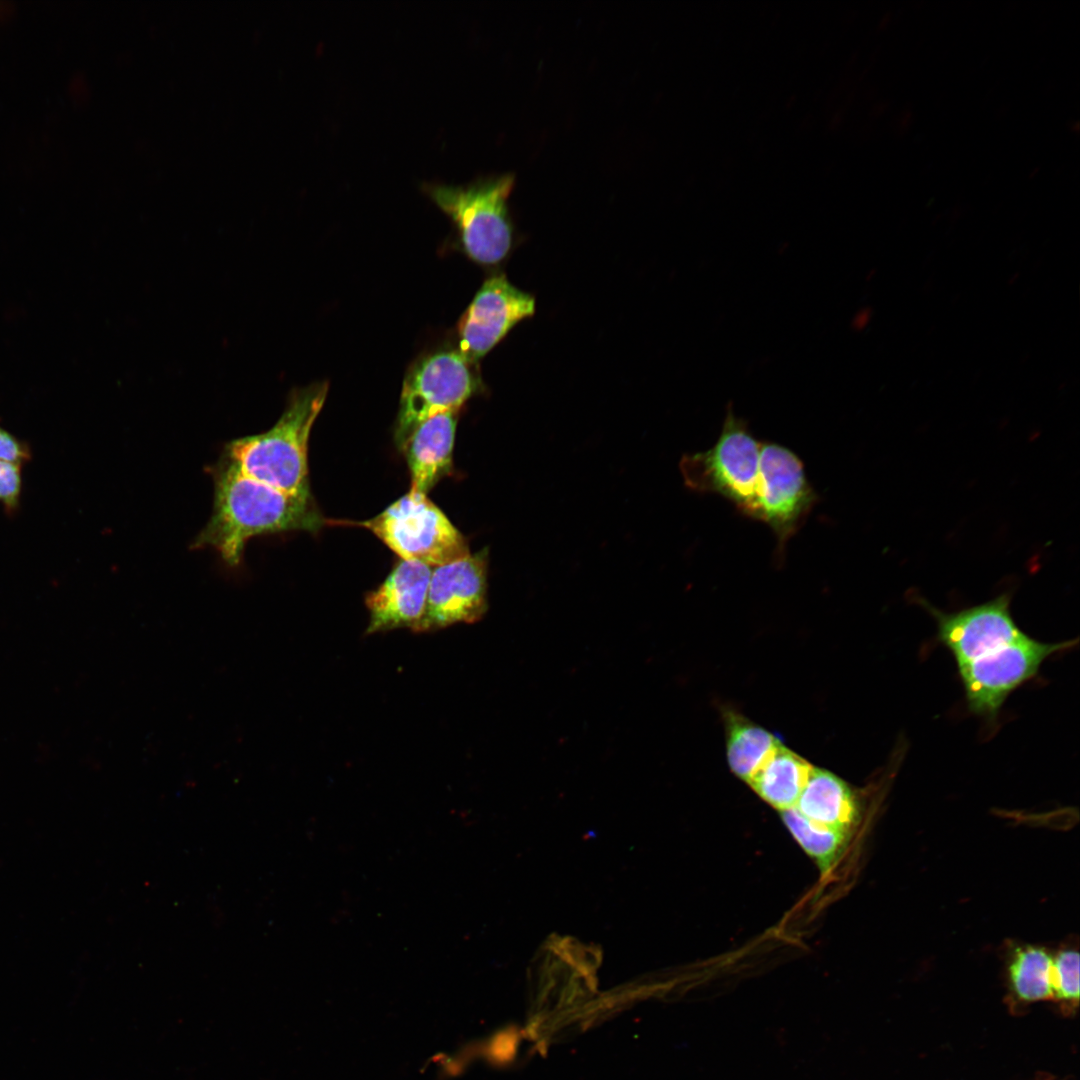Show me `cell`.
Instances as JSON below:
<instances>
[{
    "instance_id": "20",
    "label": "cell",
    "mask_w": 1080,
    "mask_h": 1080,
    "mask_svg": "<svg viewBox=\"0 0 1080 1080\" xmlns=\"http://www.w3.org/2000/svg\"><path fill=\"white\" fill-rule=\"evenodd\" d=\"M22 465L0 460V504L9 516L15 515L20 506Z\"/></svg>"
},
{
    "instance_id": "8",
    "label": "cell",
    "mask_w": 1080,
    "mask_h": 1080,
    "mask_svg": "<svg viewBox=\"0 0 1080 1080\" xmlns=\"http://www.w3.org/2000/svg\"><path fill=\"white\" fill-rule=\"evenodd\" d=\"M1075 641L1044 643L1030 638L959 665L958 672L971 712L992 718L1008 695L1033 678L1050 655L1071 648Z\"/></svg>"
},
{
    "instance_id": "18",
    "label": "cell",
    "mask_w": 1080,
    "mask_h": 1080,
    "mask_svg": "<svg viewBox=\"0 0 1080 1080\" xmlns=\"http://www.w3.org/2000/svg\"><path fill=\"white\" fill-rule=\"evenodd\" d=\"M790 834L810 856L822 874H827L839 861L848 846L851 833L816 824L802 816L794 807L780 811Z\"/></svg>"
},
{
    "instance_id": "15",
    "label": "cell",
    "mask_w": 1080,
    "mask_h": 1080,
    "mask_svg": "<svg viewBox=\"0 0 1080 1080\" xmlns=\"http://www.w3.org/2000/svg\"><path fill=\"white\" fill-rule=\"evenodd\" d=\"M812 767L781 743L748 784L762 800L784 811L795 806Z\"/></svg>"
},
{
    "instance_id": "5",
    "label": "cell",
    "mask_w": 1080,
    "mask_h": 1080,
    "mask_svg": "<svg viewBox=\"0 0 1080 1080\" xmlns=\"http://www.w3.org/2000/svg\"><path fill=\"white\" fill-rule=\"evenodd\" d=\"M357 525L370 530L403 560L435 567L469 554L463 535L426 494L409 491L376 517Z\"/></svg>"
},
{
    "instance_id": "17",
    "label": "cell",
    "mask_w": 1080,
    "mask_h": 1080,
    "mask_svg": "<svg viewBox=\"0 0 1080 1080\" xmlns=\"http://www.w3.org/2000/svg\"><path fill=\"white\" fill-rule=\"evenodd\" d=\"M1052 970L1053 957L1044 948L1018 947L1008 966L1011 992L1024 1003L1053 998Z\"/></svg>"
},
{
    "instance_id": "6",
    "label": "cell",
    "mask_w": 1080,
    "mask_h": 1080,
    "mask_svg": "<svg viewBox=\"0 0 1080 1080\" xmlns=\"http://www.w3.org/2000/svg\"><path fill=\"white\" fill-rule=\"evenodd\" d=\"M472 362L459 351H439L414 363L402 387L394 439L401 449L414 429L445 411H458L478 390Z\"/></svg>"
},
{
    "instance_id": "19",
    "label": "cell",
    "mask_w": 1080,
    "mask_h": 1080,
    "mask_svg": "<svg viewBox=\"0 0 1080 1080\" xmlns=\"http://www.w3.org/2000/svg\"><path fill=\"white\" fill-rule=\"evenodd\" d=\"M1053 998L1064 1010L1072 1011L1079 1000V953L1075 949L1060 950L1053 957Z\"/></svg>"
},
{
    "instance_id": "2",
    "label": "cell",
    "mask_w": 1080,
    "mask_h": 1080,
    "mask_svg": "<svg viewBox=\"0 0 1080 1080\" xmlns=\"http://www.w3.org/2000/svg\"><path fill=\"white\" fill-rule=\"evenodd\" d=\"M327 393V382L296 390L270 429L227 442L223 454L256 480L293 495L312 496L308 440Z\"/></svg>"
},
{
    "instance_id": "3",
    "label": "cell",
    "mask_w": 1080,
    "mask_h": 1080,
    "mask_svg": "<svg viewBox=\"0 0 1080 1080\" xmlns=\"http://www.w3.org/2000/svg\"><path fill=\"white\" fill-rule=\"evenodd\" d=\"M512 173L478 179L466 185L425 184V191L454 221L466 254L482 265H495L509 254L513 226L507 200Z\"/></svg>"
},
{
    "instance_id": "21",
    "label": "cell",
    "mask_w": 1080,
    "mask_h": 1080,
    "mask_svg": "<svg viewBox=\"0 0 1080 1080\" xmlns=\"http://www.w3.org/2000/svg\"><path fill=\"white\" fill-rule=\"evenodd\" d=\"M31 458L29 444L17 438L0 424V460L23 464Z\"/></svg>"
},
{
    "instance_id": "13",
    "label": "cell",
    "mask_w": 1080,
    "mask_h": 1080,
    "mask_svg": "<svg viewBox=\"0 0 1080 1080\" xmlns=\"http://www.w3.org/2000/svg\"><path fill=\"white\" fill-rule=\"evenodd\" d=\"M458 411L438 413L419 424L400 449L411 476L410 491L427 494L452 469Z\"/></svg>"
},
{
    "instance_id": "11",
    "label": "cell",
    "mask_w": 1080,
    "mask_h": 1080,
    "mask_svg": "<svg viewBox=\"0 0 1080 1080\" xmlns=\"http://www.w3.org/2000/svg\"><path fill=\"white\" fill-rule=\"evenodd\" d=\"M534 313L532 295L513 286L504 274L489 277L459 322V352L472 363L479 360Z\"/></svg>"
},
{
    "instance_id": "14",
    "label": "cell",
    "mask_w": 1080,
    "mask_h": 1080,
    "mask_svg": "<svg viewBox=\"0 0 1080 1080\" xmlns=\"http://www.w3.org/2000/svg\"><path fill=\"white\" fill-rule=\"evenodd\" d=\"M794 808L808 820L852 833L861 817L857 793L828 770L812 767Z\"/></svg>"
},
{
    "instance_id": "9",
    "label": "cell",
    "mask_w": 1080,
    "mask_h": 1080,
    "mask_svg": "<svg viewBox=\"0 0 1080 1080\" xmlns=\"http://www.w3.org/2000/svg\"><path fill=\"white\" fill-rule=\"evenodd\" d=\"M1009 591L995 598L947 613L916 595L913 600L936 620L940 642L952 653L957 666L994 652L1027 636L1011 614Z\"/></svg>"
},
{
    "instance_id": "12",
    "label": "cell",
    "mask_w": 1080,
    "mask_h": 1080,
    "mask_svg": "<svg viewBox=\"0 0 1080 1080\" xmlns=\"http://www.w3.org/2000/svg\"><path fill=\"white\" fill-rule=\"evenodd\" d=\"M432 567L401 559L385 581L365 597L370 619L366 634L418 624L425 610Z\"/></svg>"
},
{
    "instance_id": "4",
    "label": "cell",
    "mask_w": 1080,
    "mask_h": 1080,
    "mask_svg": "<svg viewBox=\"0 0 1080 1080\" xmlns=\"http://www.w3.org/2000/svg\"><path fill=\"white\" fill-rule=\"evenodd\" d=\"M761 444L747 421L735 415L732 403H728L716 443L682 458L680 468L686 485L696 492L718 494L756 520Z\"/></svg>"
},
{
    "instance_id": "10",
    "label": "cell",
    "mask_w": 1080,
    "mask_h": 1080,
    "mask_svg": "<svg viewBox=\"0 0 1080 1080\" xmlns=\"http://www.w3.org/2000/svg\"><path fill=\"white\" fill-rule=\"evenodd\" d=\"M486 550L432 567L426 606L412 630L431 632L456 623H474L487 610Z\"/></svg>"
},
{
    "instance_id": "1",
    "label": "cell",
    "mask_w": 1080,
    "mask_h": 1080,
    "mask_svg": "<svg viewBox=\"0 0 1080 1080\" xmlns=\"http://www.w3.org/2000/svg\"><path fill=\"white\" fill-rule=\"evenodd\" d=\"M209 471L213 509L192 548H212L230 567L240 565L245 546L254 537L315 532L325 523L312 496L293 495L256 480L223 453Z\"/></svg>"
},
{
    "instance_id": "7",
    "label": "cell",
    "mask_w": 1080,
    "mask_h": 1080,
    "mask_svg": "<svg viewBox=\"0 0 1080 1080\" xmlns=\"http://www.w3.org/2000/svg\"><path fill=\"white\" fill-rule=\"evenodd\" d=\"M817 498L801 459L793 451L778 443L761 444L756 520L772 529L778 564L783 563L789 539L806 521Z\"/></svg>"
},
{
    "instance_id": "16",
    "label": "cell",
    "mask_w": 1080,
    "mask_h": 1080,
    "mask_svg": "<svg viewBox=\"0 0 1080 1080\" xmlns=\"http://www.w3.org/2000/svg\"><path fill=\"white\" fill-rule=\"evenodd\" d=\"M727 759L732 772L747 784L781 742L742 715L725 713Z\"/></svg>"
}]
</instances>
